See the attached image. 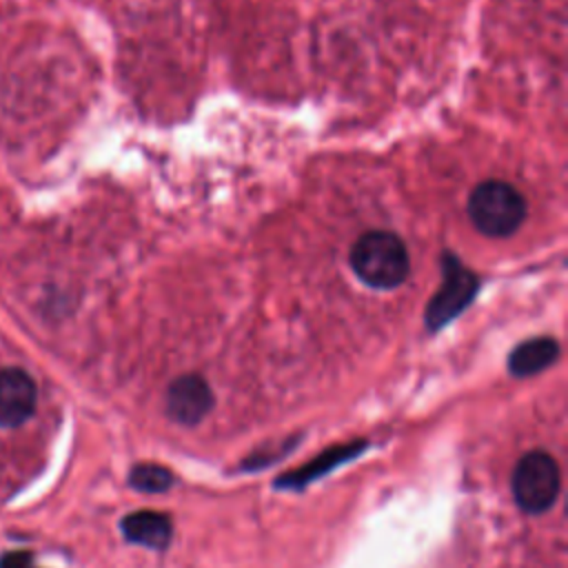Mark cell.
Instances as JSON below:
<instances>
[{"instance_id": "obj_10", "label": "cell", "mask_w": 568, "mask_h": 568, "mask_svg": "<svg viewBox=\"0 0 568 568\" xmlns=\"http://www.w3.org/2000/svg\"><path fill=\"white\" fill-rule=\"evenodd\" d=\"M129 484L140 493H166L175 484V477L166 466L140 462L129 470Z\"/></svg>"}, {"instance_id": "obj_11", "label": "cell", "mask_w": 568, "mask_h": 568, "mask_svg": "<svg viewBox=\"0 0 568 568\" xmlns=\"http://www.w3.org/2000/svg\"><path fill=\"white\" fill-rule=\"evenodd\" d=\"M0 568H36L29 552H9L0 559Z\"/></svg>"}, {"instance_id": "obj_1", "label": "cell", "mask_w": 568, "mask_h": 568, "mask_svg": "<svg viewBox=\"0 0 568 568\" xmlns=\"http://www.w3.org/2000/svg\"><path fill=\"white\" fill-rule=\"evenodd\" d=\"M353 273L371 288L390 291L406 282L410 257L404 240L384 229L362 233L348 253Z\"/></svg>"}, {"instance_id": "obj_9", "label": "cell", "mask_w": 568, "mask_h": 568, "mask_svg": "<svg viewBox=\"0 0 568 568\" xmlns=\"http://www.w3.org/2000/svg\"><path fill=\"white\" fill-rule=\"evenodd\" d=\"M559 357V344L555 337L539 335L524 339L508 355V373L515 377H530L555 364Z\"/></svg>"}, {"instance_id": "obj_6", "label": "cell", "mask_w": 568, "mask_h": 568, "mask_svg": "<svg viewBox=\"0 0 568 568\" xmlns=\"http://www.w3.org/2000/svg\"><path fill=\"white\" fill-rule=\"evenodd\" d=\"M38 402L33 377L22 368H0V428L24 424Z\"/></svg>"}, {"instance_id": "obj_3", "label": "cell", "mask_w": 568, "mask_h": 568, "mask_svg": "<svg viewBox=\"0 0 568 568\" xmlns=\"http://www.w3.org/2000/svg\"><path fill=\"white\" fill-rule=\"evenodd\" d=\"M513 497L517 506L528 515L546 513L561 488V473L557 462L544 450H530L519 457L513 479Z\"/></svg>"}, {"instance_id": "obj_4", "label": "cell", "mask_w": 568, "mask_h": 568, "mask_svg": "<svg viewBox=\"0 0 568 568\" xmlns=\"http://www.w3.org/2000/svg\"><path fill=\"white\" fill-rule=\"evenodd\" d=\"M442 284L430 297L424 324L428 331H439L448 322H453L477 295L479 277L468 266H464L453 253H442Z\"/></svg>"}, {"instance_id": "obj_8", "label": "cell", "mask_w": 568, "mask_h": 568, "mask_svg": "<svg viewBox=\"0 0 568 568\" xmlns=\"http://www.w3.org/2000/svg\"><path fill=\"white\" fill-rule=\"evenodd\" d=\"M122 537L131 544L164 550L173 537V521L166 513L158 510H135L120 521Z\"/></svg>"}, {"instance_id": "obj_7", "label": "cell", "mask_w": 568, "mask_h": 568, "mask_svg": "<svg viewBox=\"0 0 568 568\" xmlns=\"http://www.w3.org/2000/svg\"><path fill=\"white\" fill-rule=\"evenodd\" d=\"M366 448V439H357V442H348V444H337L326 448L322 455L313 457L306 466H300L295 470H288L284 475H280L275 479V488L282 490H302L306 488L311 481H315L317 477L331 473L333 468H337L339 464L351 462L353 457H357L362 450Z\"/></svg>"}, {"instance_id": "obj_5", "label": "cell", "mask_w": 568, "mask_h": 568, "mask_svg": "<svg viewBox=\"0 0 568 568\" xmlns=\"http://www.w3.org/2000/svg\"><path fill=\"white\" fill-rule=\"evenodd\" d=\"M213 408V390L209 382L197 373L175 377L166 388V415L182 424H200Z\"/></svg>"}, {"instance_id": "obj_2", "label": "cell", "mask_w": 568, "mask_h": 568, "mask_svg": "<svg viewBox=\"0 0 568 568\" xmlns=\"http://www.w3.org/2000/svg\"><path fill=\"white\" fill-rule=\"evenodd\" d=\"M524 195L504 180L479 182L468 197V217L473 226L486 237L513 235L526 217Z\"/></svg>"}]
</instances>
